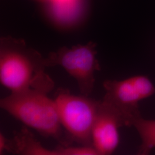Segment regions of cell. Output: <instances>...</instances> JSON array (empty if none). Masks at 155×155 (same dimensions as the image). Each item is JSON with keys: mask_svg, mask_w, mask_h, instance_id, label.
<instances>
[{"mask_svg": "<svg viewBox=\"0 0 155 155\" xmlns=\"http://www.w3.org/2000/svg\"><path fill=\"white\" fill-rule=\"evenodd\" d=\"M45 58L21 39H0V82L11 93L36 90L48 94L55 87L45 72Z\"/></svg>", "mask_w": 155, "mask_h": 155, "instance_id": "1", "label": "cell"}, {"mask_svg": "<svg viewBox=\"0 0 155 155\" xmlns=\"http://www.w3.org/2000/svg\"><path fill=\"white\" fill-rule=\"evenodd\" d=\"M48 94L36 90L11 93L0 101V107L11 116L43 136L50 137L60 145L72 142L63 131L55 102Z\"/></svg>", "mask_w": 155, "mask_h": 155, "instance_id": "2", "label": "cell"}, {"mask_svg": "<svg viewBox=\"0 0 155 155\" xmlns=\"http://www.w3.org/2000/svg\"><path fill=\"white\" fill-rule=\"evenodd\" d=\"M54 100L68 138L72 143L93 147L91 132L100 101L83 95H74L63 88L56 90Z\"/></svg>", "mask_w": 155, "mask_h": 155, "instance_id": "3", "label": "cell"}, {"mask_svg": "<svg viewBox=\"0 0 155 155\" xmlns=\"http://www.w3.org/2000/svg\"><path fill=\"white\" fill-rule=\"evenodd\" d=\"M103 86L106 93L102 101L116 112L125 127H132L141 117L139 102L155 94V85L144 75L121 81L106 80Z\"/></svg>", "mask_w": 155, "mask_h": 155, "instance_id": "4", "label": "cell"}, {"mask_svg": "<svg viewBox=\"0 0 155 155\" xmlns=\"http://www.w3.org/2000/svg\"><path fill=\"white\" fill-rule=\"evenodd\" d=\"M96 47L92 41L71 48L63 47L45 58V66L63 67L77 81L81 95L89 97L94 89L95 74L101 70Z\"/></svg>", "mask_w": 155, "mask_h": 155, "instance_id": "5", "label": "cell"}, {"mask_svg": "<svg viewBox=\"0 0 155 155\" xmlns=\"http://www.w3.org/2000/svg\"><path fill=\"white\" fill-rule=\"evenodd\" d=\"M125 126L121 117L100 101L91 132L92 145L99 155L112 154L120 143L119 128Z\"/></svg>", "mask_w": 155, "mask_h": 155, "instance_id": "6", "label": "cell"}, {"mask_svg": "<svg viewBox=\"0 0 155 155\" xmlns=\"http://www.w3.org/2000/svg\"><path fill=\"white\" fill-rule=\"evenodd\" d=\"M21 155H57L55 150H48L36 139L33 133L26 127L15 132L11 139L0 133V155L4 151Z\"/></svg>", "mask_w": 155, "mask_h": 155, "instance_id": "7", "label": "cell"}, {"mask_svg": "<svg viewBox=\"0 0 155 155\" xmlns=\"http://www.w3.org/2000/svg\"><path fill=\"white\" fill-rule=\"evenodd\" d=\"M132 127L136 129L141 139L137 154H150L155 148V120H147L140 117L133 122Z\"/></svg>", "mask_w": 155, "mask_h": 155, "instance_id": "8", "label": "cell"}, {"mask_svg": "<svg viewBox=\"0 0 155 155\" xmlns=\"http://www.w3.org/2000/svg\"><path fill=\"white\" fill-rule=\"evenodd\" d=\"M56 152L57 155H98L93 147L81 145L79 147L59 146Z\"/></svg>", "mask_w": 155, "mask_h": 155, "instance_id": "9", "label": "cell"}, {"mask_svg": "<svg viewBox=\"0 0 155 155\" xmlns=\"http://www.w3.org/2000/svg\"><path fill=\"white\" fill-rule=\"evenodd\" d=\"M53 1H73V0H53Z\"/></svg>", "mask_w": 155, "mask_h": 155, "instance_id": "10", "label": "cell"}]
</instances>
